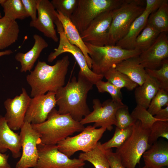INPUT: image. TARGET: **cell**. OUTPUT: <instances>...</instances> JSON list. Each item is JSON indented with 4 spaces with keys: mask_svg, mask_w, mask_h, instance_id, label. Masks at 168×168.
<instances>
[{
    "mask_svg": "<svg viewBox=\"0 0 168 168\" xmlns=\"http://www.w3.org/2000/svg\"><path fill=\"white\" fill-rule=\"evenodd\" d=\"M94 84L79 71L78 78L74 76L66 86L56 92L58 112L69 114L75 120L80 122L90 112L87 103L88 93Z\"/></svg>",
    "mask_w": 168,
    "mask_h": 168,
    "instance_id": "1",
    "label": "cell"
},
{
    "mask_svg": "<svg viewBox=\"0 0 168 168\" xmlns=\"http://www.w3.org/2000/svg\"><path fill=\"white\" fill-rule=\"evenodd\" d=\"M69 64L68 55L58 60L53 65L39 61L26 77L31 88L30 96L33 97L49 91L56 93L63 86Z\"/></svg>",
    "mask_w": 168,
    "mask_h": 168,
    "instance_id": "2",
    "label": "cell"
},
{
    "mask_svg": "<svg viewBox=\"0 0 168 168\" xmlns=\"http://www.w3.org/2000/svg\"><path fill=\"white\" fill-rule=\"evenodd\" d=\"M31 124L39 134L41 143L48 145H57L74 133L82 132L85 128L69 114H59L55 108L44 122Z\"/></svg>",
    "mask_w": 168,
    "mask_h": 168,
    "instance_id": "3",
    "label": "cell"
},
{
    "mask_svg": "<svg viewBox=\"0 0 168 168\" xmlns=\"http://www.w3.org/2000/svg\"><path fill=\"white\" fill-rule=\"evenodd\" d=\"M89 51L91 60L92 71L104 75L111 68L122 61L131 57L138 56L141 52L135 49L128 50L115 45L98 46L85 43Z\"/></svg>",
    "mask_w": 168,
    "mask_h": 168,
    "instance_id": "4",
    "label": "cell"
},
{
    "mask_svg": "<svg viewBox=\"0 0 168 168\" xmlns=\"http://www.w3.org/2000/svg\"><path fill=\"white\" fill-rule=\"evenodd\" d=\"M144 2L139 0H124L119 7L113 10L107 45H115L125 36L133 21L144 10Z\"/></svg>",
    "mask_w": 168,
    "mask_h": 168,
    "instance_id": "5",
    "label": "cell"
},
{
    "mask_svg": "<svg viewBox=\"0 0 168 168\" xmlns=\"http://www.w3.org/2000/svg\"><path fill=\"white\" fill-rule=\"evenodd\" d=\"M150 132V129L143 127L139 120L134 123L130 136L115 152L125 168H135L140 164L141 156L151 146L148 142Z\"/></svg>",
    "mask_w": 168,
    "mask_h": 168,
    "instance_id": "6",
    "label": "cell"
},
{
    "mask_svg": "<svg viewBox=\"0 0 168 168\" xmlns=\"http://www.w3.org/2000/svg\"><path fill=\"white\" fill-rule=\"evenodd\" d=\"M124 0H78L70 19L79 33L100 14L119 7Z\"/></svg>",
    "mask_w": 168,
    "mask_h": 168,
    "instance_id": "7",
    "label": "cell"
},
{
    "mask_svg": "<svg viewBox=\"0 0 168 168\" xmlns=\"http://www.w3.org/2000/svg\"><path fill=\"white\" fill-rule=\"evenodd\" d=\"M106 130L88 125L78 134L69 136L57 144L58 150L70 158L75 152H88L93 148Z\"/></svg>",
    "mask_w": 168,
    "mask_h": 168,
    "instance_id": "8",
    "label": "cell"
},
{
    "mask_svg": "<svg viewBox=\"0 0 168 168\" xmlns=\"http://www.w3.org/2000/svg\"><path fill=\"white\" fill-rule=\"evenodd\" d=\"M57 31L59 35V44L58 47L54 49L48 55L47 60L52 62L60 55L65 53L71 54L76 60L80 68L79 71L85 75L94 85L98 81L102 80L104 76L94 72L88 67L86 59L81 49L71 44L66 37L60 21L57 18L55 21Z\"/></svg>",
    "mask_w": 168,
    "mask_h": 168,
    "instance_id": "9",
    "label": "cell"
},
{
    "mask_svg": "<svg viewBox=\"0 0 168 168\" xmlns=\"http://www.w3.org/2000/svg\"><path fill=\"white\" fill-rule=\"evenodd\" d=\"M93 110L80 122L83 125L94 123L93 126L105 128L111 131L113 125H116L115 114L117 110L123 106L122 102H118L109 99L101 103L98 99L92 101Z\"/></svg>",
    "mask_w": 168,
    "mask_h": 168,
    "instance_id": "10",
    "label": "cell"
},
{
    "mask_svg": "<svg viewBox=\"0 0 168 168\" xmlns=\"http://www.w3.org/2000/svg\"><path fill=\"white\" fill-rule=\"evenodd\" d=\"M20 130L22 152L15 168H33L38 159V145L41 143L40 136L31 124L27 122H24Z\"/></svg>",
    "mask_w": 168,
    "mask_h": 168,
    "instance_id": "11",
    "label": "cell"
},
{
    "mask_svg": "<svg viewBox=\"0 0 168 168\" xmlns=\"http://www.w3.org/2000/svg\"><path fill=\"white\" fill-rule=\"evenodd\" d=\"M39 157L33 168H81L85 161L78 158L71 159L58 149L56 145L40 143L38 145Z\"/></svg>",
    "mask_w": 168,
    "mask_h": 168,
    "instance_id": "12",
    "label": "cell"
},
{
    "mask_svg": "<svg viewBox=\"0 0 168 168\" xmlns=\"http://www.w3.org/2000/svg\"><path fill=\"white\" fill-rule=\"evenodd\" d=\"M112 11H107L99 15L80 33L85 43L98 46L107 45Z\"/></svg>",
    "mask_w": 168,
    "mask_h": 168,
    "instance_id": "13",
    "label": "cell"
},
{
    "mask_svg": "<svg viewBox=\"0 0 168 168\" xmlns=\"http://www.w3.org/2000/svg\"><path fill=\"white\" fill-rule=\"evenodd\" d=\"M38 16L35 21H31L30 26L42 32L46 37L58 42L59 39L55 29L54 22L57 18V12L51 1L37 0Z\"/></svg>",
    "mask_w": 168,
    "mask_h": 168,
    "instance_id": "14",
    "label": "cell"
},
{
    "mask_svg": "<svg viewBox=\"0 0 168 168\" xmlns=\"http://www.w3.org/2000/svg\"><path fill=\"white\" fill-rule=\"evenodd\" d=\"M56 93L49 91L45 94L30 99L24 119V122L37 124L44 122L56 105Z\"/></svg>",
    "mask_w": 168,
    "mask_h": 168,
    "instance_id": "15",
    "label": "cell"
},
{
    "mask_svg": "<svg viewBox=\"0 0 168 168\" xmlns=\"http://www.w3.org/2000/svg\"><path fill=\"white\" fill-rule=\"evenodd\" d=\"M13 98L7 99L4 102L6 113L4 116L9 126L13 131L20 130L24 123L26 114L31 98L26 90Z\"/></svg>",
    "mask_w": 168,
    "mask_h": 168,
    "instance_id": "16",
    "label": "cell"
},
{
    "mask_svg": "<svg viewBox=\"0 0 168 168\" xmlns=\"http://www.w3.org/2000/svg\"><path fill=\"white\" fill-rule=\"evenodd\" d=\"M141 64L145 68L157 69L168 57V37L166 33L159 34L152 45L138 56Z\"/></svg>",
    "mask_w": 168,
    "mask_h": 168,
    "instance_id": "17",
    "label": "cell"
},
{
    "mask_svg": "<svg viewBox=\"0 0 168 168\" xmlns=\"http://www.w3.org/2000/svg\"><path fill=\"white\" fill-rule=\"evenodd\" d=\"M8 150L14 159L21 157L20 136L9 126L4 117L0 115V152L5 153Z\"/></svg>",
    "mask_w": 168,
    "mask_h": 168,
    "instance_id": "18",
    "label": "cell"
},
{
    "mask_svg": "<svg viewBox=\"0 0 168 168\" xmlns=\"http://www.w3.org/2000/svg\"><path fill=\"white\" fill-rule=\"evenodd\" d=\"M33 37L35 42L32 48L26 53L19 52L15 56L20 63L21 72H30L42 51L48 46L47 42L40 35L35 34Z\"/></svg>",
    "mask_w": 168,
    "mask_h": 168,
    "instance_id": "19",
    "label": "cell"
},
{
    "mask_svg": "<svg viewBox=\"0 0 168 168\" xmlns=\"http://www.w3.org/2000/svg\"><path fill=\"white\" fill-rule=\"evenodd\" d=\"M57 16L62 25L66 37L72 44L79 48L82 52L89 67L91 69V60L89 55V51L82 39L80 33L70 19L57 11Z\"/></svg>",
    "mask_w": 168,
    "mask_h": 168,
    "instance_id": "20",
    "label": "cell"
},
{
    "mask_svg": "<svg viewBox=\"0 0 168 168\" xmlns=\"http://www.w3.org/2000/svg\"><path fill=\"white\" fill-rule=\"evenodd\" d=\"M145 166L149 168L168 166V143L156 141L142 155Z\"/></svg>",
    "mask_w": 168,
    "mask_h": 168,
    "instance_id": "21",
    "label": "cell"
},
{
    "mask_svg": "<svg viewBox=\"0 0 168 168\" xmlns=\"http://www.w3.org/2000/svg\"><path fill=\"white\" fill-rule=\"evenodd\" d=\"M138 56L125 59L117 64L114 68L140 86L144 82L147 73L140 63Z\"/></svg>",
    "mask_w": 168,
    "mask_h": 168,
    "instance_id": "22",
    "label": "cell"
},
{
    "mask_svg": "<svg viewBox=\"0 0 168 168\" xmlns=\"http://www.w3.org/2000/svg\"><path fill=\"white\" fill-rule=\"evenodd\" d=\"M151 12L144 10L130 26L126 34L115 45L126 49H134L136 39L146 26L148 17Z\"/></svg>",
    "mask_w": 168,
    "mask_h": 168,
    "instance_id": "23",
    "label": "cell"
},
{
    "mask_svg": "<svg viewBox=\"0 0 168 168\" xmlns=\"http://www.w3.org/2000/svg\"><path fill=\"white\" fill-rule=\"evenodd\" d=\"M159 89L157 81L147 73L142 85L135 88L134 97L137 105L147 109Z\"/></svg>",
    "mask_w": 168,
    "mask_h": 168,
    "instance_id": "24",
    "label": "cell"
},
{
    "mask_svg": "<svg viewBox=\"0 0 168 168\" xmlns=\"http://www.w3.org/2000/svg\"><path fill=\"white\" fill-rule=\"evenodd\" d=\"M19 32V27L16 21L4 16L0 18V50L15 43Z\"/></svg>",
    "mask_w": 168,
    "mask_h": 168,
    "instance_id": "25",
    "label": "cell"
},
{
    "mask_svg": "<svg viewBox=\"0 0 168 168\" xmlns=\"http://www.w3.org/2000/svg\"><path fill=\"white\" fill-rule=\"evenodd\" d=\"M78 159L84 161L90 162L95 168H111L106 150L102 148L101 143L99 142L91 150L80 153Z\"/></svg>",
    "mask_w": 168,
    "mask_h": 168,
    "instance_id": "26",
    "label": "cell"
},
{
    "mask_svg": "<svg viewBox=\"0 0 168 168\" xmlns=\"http://www.w3.org/2000/svg\"><path fill=\"white\" fill-rule=\"evenodd\" d=\"M147 24L160 33L168 32V0H164L160 7L156 11L150 14Z\"/></svg>",
    "mask_w": 168,
    "mask_h": 168,
    "instance_id": "27",
    "label": "cell"
},
{
    "mask_svg": "<svg viewBox=\"0 0 168 168\" xmlns=\"http://www.w3.org/2000/svg\"><path fill=\"white\" fill-rule=\"evenodd\" d=\"M0 2L3 8L5 17L16 21L30 17L21 0H0Z\"/></svg>",
    "mask_w": 168,
    "mask_h": 168,
    "instance_id": "28",
    "label": "cell"
},
{
    "mask_svg": "<svg viewBox=\"0 0 168 168\" xmlns=\"http://www.w3.org/2000/svg\"><path fill=\"white\" fill-rule=\"evenodd\" d=\"M107 81L118 88L125 87L129 90L135 89L138 85L131 80L127 76L113 68L103 75Z\"/></svg>",
    "mask_w": 168,
    "mask_h": 168,
    "instance_id": "29",
    "label": "cell"
},
{
    "mask_svg": "<svg viewBox=\"0 0 168 168\" xmlns=\"http://www.w3.org/2000/svg\"><path fill=\"white\" fill-rule=\"evenodd\" d=\"M160 33L147 24L138 36L134 44V49L141 53L147 49L154 42Z\"/></svg>",
    "mask_w": 168,
    "mask_h": 168,
    "instance_id": "30",
    "label": "cell"
},
{
    "mask_svg": "<svg viewBox=\"0 0 168 168\" xmlns=\"http://www.w3.org/2000/svg\"><path fill=\"white\" fill-rule=\"evenodd\" d=\"M133 125L123 129L116 127L113 137L108 141L101 144L105 150L116 147L117 149L122 146L130 136L132 131Z\"/></svg>",
    "mask_w": 168,
    "mask_h": 168,
    "instance_id": "31",
    "label": "cell"
},
{
    "mask_svg": "<svg viewBox=\"0 0 168 168\" xmlns=\"http://www.w3.org/2000/svg\"><path fill=\"white\" fill-rule=\"evenodd\" d=\"M147 73L154 78L159 84L160 89L168 91V59L163 62L161 67L157 69L145 68Z\"/></svg>",
    "mask_w": 168,
    "mask_h": 168,
    "instance_id": "32",
    "label": "cell"
},
{
    "mask_svg": "<svg viewBox=\"0 0 168 168\" xmlns=\"http://www.w3.org/2000/svg\"><path fill=\"white\" fill-rule=\"evenodd\" d=\"M160 137L168 139V121L159 120L153 124L150 129L149 144L152 145Z\"/></svg>",
    "mask_w": 168,
    "mask_h": 168,
    "instance_id": "33",
    "label": "cell"
},
{
    "mask_svg": "<svg viewBox=\"0 0 168 168\" xmlns=\"http://www.w3.org/2000/svg\"><path fill=\"white\" fill-rule=\"evenodd\" d=\"M131 114L134 119L139 120L142 127L146 129H150L155 122L159 120L151 115L147 111V109L138 105Z\"/></svg>",
    "mask_w": 168,
    "mask_h": 168,
    "instance_id": "34",
    "label": "cell"
},
{
    "mask_svg": "<svg viewBox=\"0 0 168 168\" xmlns=\"http://www.w3.org/2000/svg\"><path fill=\"white\" fill-rule=\"evenodd\" d=\"M168 105V91L160 89L151 100L147 109V111L154 116L162 109Z\"/></svg>",
    "mask_w": 168,
    "mask_h": 168,
    "instance_id": "35",
    "label": "cell"
},
{
    "mask_svg": "<svg viewBox=\"0 0 168 168\" xmlns=\"http://www.w3.org/2000/svg\"><path fill=\"white\" fill-rule=\"evenodd\" d=\"M116 127L120 129L125 128L133 125L136 120L130 114L127 106L124 105L119 108L115 114Z\"/></svg>",
    "mask_w": 168,
    "mask_h": 168,
    "instance_id": "36",
    "label": "cell"
},
{
    "mask_svg": "<svg viewBox=\"0 0 168 168\" xmlns=\"http://www.w3.org/2000/svg\"><path fill=\"white\" fill-rule=\"evenodd\" d=\"M51 2L57 11L70 18L77 6L78 0H52Z\"/></svg>",
    "mask_w": 168,
    "mask_h": 168,
    "instance_id": "37",
    "label": "cell"
},
{
    "mask_svg": "<svg viewBox=\"0 0 168 168\" xmlns=\"http://www.w3.org/2000/svg\"><path fill=\"white\" fill-rule=\"evenodd\" d=\"M99 92L108 93L111 96L112 99L118 102H122V93L121 89L117 88L108 81L102 80L98 81L95 84Z\"/></svg>",
    "mask_w": 168,
    "mask_h": 168,
    "instance_id": "38",
    "label": "cell"
},
{
    "mask_svg": "<svg viewBox=\"0 0 168 168\" xmlns=\"http://www.w3.org/2000/svg\"><path fill=\"white\" fill-rule=\"evenodd\" d=\"M25 10L30 17L32 21L37 18V0H21Z\"/></svg>",
    "mask_w": 168,
    "mask_h": 168,
    "instance_id": "39",
    "label": "cell"
},
{
    "mask_svg": "<svg viewBox=\"0 0 168 168\" xmlns=\"http://www.w3.org/2000/svg\"><path fill=\"white\" fill-rule=\"evenodd\" d=\"M105 150L111 168H125L122 164L118 155L113 152L111 149Z\"/></svg>",
    "mask_w": 168,
    "mask_h": 168,
    "instance_id": "40",
    "label": "cell"
},
{
    "mask_svg": "<svg viewBox=\"0 0 168 168\" xmlns=\"http://www.w3.org/2000/svg\"><path fill=\"white\" fill-rule=\"evenodd\" d=\"M164 0H146L145 10L151 13L156 11L161 6Z\"/></svg>",
    "mask_w": 168,
    "mask_h": 168,
    "instance_id": "41",
    "label": "cell"
},
{
    "mask_svg": "<svg viewBox=\"0 0 168 168\" xmlns=\"http://www.w3.org/2000/svg\"><path fill=\"white\" fill-rule=\"evenodd\" d=\"M154 116L158 120L168 121V105L162 109Z\"/></svg>",
    "mask_w": 168,
    "mask_h": 168,
    "instance_id": "42",
    "label": "cell"
},
{
    "mask_svg": "<svg viewBox=\"0 0 168 168\" xmlns=\"http://www.w3.org/2000/svg\"><path fill=\"white\" fill-rule=\"evenodd\" d=\"M9 155L0 152V168H11L8 162Z\"/></svg>",
    "mask_w": 168,
    "mask_h": 168,
    "instance_id": "43",
    "label": "cell"
},
{
    "mask_svg": "<svg viewBox=\"0 0 168 168\" xmlns=\"http://www.w3.org/2000/svg\"><path fill=\"white\" fill-rule=\"evenodd\" d=\"M12 53L13 51L10 49L0 51V57L3 55H10Z\"/></svg>",
    "mask_w": 168,
    "mask_h": 168,
    "instance_id": "44",
    "label": "cell"
},
{
    "mask_svg": "<svg viewBox=\"0 0 168 168\" xmlns=\"http://www.w3.org/2000/svg\"><path fill=\"white\" fill-rule=\"evenodd\" d=\"M0 5H1V3L0 2ZM2 17V16L1 13L0 11V18H1Z\"/></svg>",
    "mask_w": 168,
    "mask_h": 168,
    "instance_id": "45",
    "label": "cell"
},
{
    "mask_svg": "<svg viewBox=\"0 0 168 168\" xmlns=\"http://www.w3.org/2000/svg\"><path fill=\"white\" fill-rule=\"evenodd\" d=\"M161 168H168L167 166H165L161 167Z\"/></svg>",
    "mask_w": 168,
    "mask_h": 168,
    "instance_id": "46",
    "label": "cell"
},
{
    "mask_svg": "<svg viewBox=\"0 0 168 168\" xmlns=\"http://www.w3.org/2000/svg\"><path fill=\"white\" fill-rule=\"evenodd\" d=\"M148 168V167H147L146 166H145L143 167H142V168Z\"/></svg>",
    "mask_w": 168,
    "mask_h": 168,
    "instance_id": "47",
    "label": "cell"
},
{
    "mask_svg": "<svg viewBox=\"0 0 168 168\" xmlns=\"http://www.w3.org/2000/svg\"><path fill=\"white\" fill-rule=\"evenodd\" d=\"M81 168H85L84 167V166H83V167H82Z\"/></svg>",
    "mask_w": 168,
    "mask_h": 168,
    "instance_id": "48",
    "label": "cell"
}]
</instances>
